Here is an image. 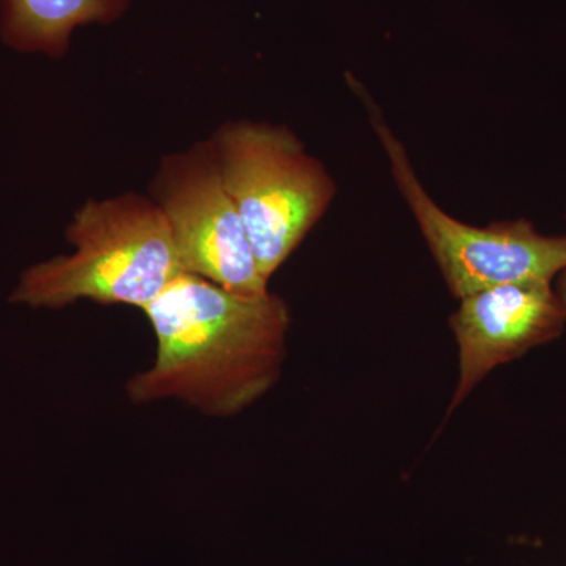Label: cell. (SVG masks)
<instances>
[{
    "label": "cell",
    "instance_id": "obj_7",
    "mask_svg": "<svg viewBox=\"0 0 566 566\" xmlns=\"http://www.w3.org/2000/svg\"><path fill=\"white\" fill-rule=\"evenodd\" d=\"M128 0H0V33L18 51L61 55L81 25L120 17Z\"/></svg>",
    "mask_w": 566,
    "mask_h": 566
},
{
    "label": "cell",
    "instance_id": "obj_4",
    "mask_svg": "<svg viewBox=\"0 0 566 566\" xmlns=\"http://www.w3.org/2000/svg\"><path fill=\"white\" fill-rule=\"evenodd\" d=\"M371 123L387 158L395 182L419 222L428 248L458 300L505 285L547 282L566 268V238L543 237L526 221L476 227L458 221L433 202L420 185L401 142L394 136L371 98Z\"/></svg>",
    "mask_w": 566,
    "mask_h": 566
},
{
    "label": "cell",
    "instance_id": "obj_3",
    "mask_svg": "<svg viewBox=\"0 0 566 566\" xmlns=\"http://www.w3.org/2000/svg\"><path fill=\"white\" fill-rule=\"evenodd\" d=\"M210 145L260 273L270 282L329 207L334 181L283 126L229 123Z\"/></svg>",
    "mask_w": 566,
    "mask_h": 566
},
{
    "label": "cell",
    "instance_id": "obj_6",
    "mask_svg": "<svg viewBox=\"0 0 566 566\" xmlns=\"http://www.w3.org/2000/svg\"><path fill=\"white\" fill-rule=\"evenodd\" d=\"M452 331L460 349V381L450 411L499 365L553 340L564 329L566 308L551 283H505L460 300Z\"/></svg>",
    "mask_w": 566,
    "mask_h": 566
},
{
    "label": "cell",
    "instance_id": "obj_1",
    "mask_svg": "<svg viewBox=\"0 0 566 566\" xmlns=\"http://www.w3.org/2000/svg\"><path fill=\"white\" fill-rule=\"evenodd\" d=\"M142 312L155 333L156 357L126 382L134 405L177 400L229 419L281 379L292 314L277 294L237 293L182 273Z\"/></svg>",
    "mask_w": 566,
    "mask_h": 566
},
{
    "label": "cell",
    "instance_id": "obj_5",
    "mask_svg": "<svg viewBox=\"0 0 566 566\" xmlns=\"http://www.w3.org/2000/svg\"><path fill=\"white\" fill-rule=\"evenodd\" d=\"M156 189L186 273L237 293L270 292L211 145L167 159Z\"/></svg>",
    "mask_w": 566,
    "mask_h": 566
},
{
    "label": "cell",
    "instance_id": "obj_2",
    "mask_svg": "<svg viewBox=\"0 0 566 566\" xmlns=\"http://www.w3.org/2000/svg\"><path fill=\"white\" fill-rule=\"evenodd\" d=\"M66 238L74 252L24 271L11 303L62 308L87 300L144 311L186 273L166 214L144 197L91 200L74 214Z\"/></svg>",
    "mask_w": 566,
    "mask_h": 566
},
{
    "label": "cell",
    "instance_id": "obj_8",
    "mask_svg": "<svg viewBox=\"0 0 566 566\" xmlns=\"http://www.w3.org/2000/svg\"><path fill=\"white\" fill-rule=\"evenodd\" d=\"M565 270H566V268H565ZM564 293H565V297H564V300H562V303H564L565 308H566V274H565V289H564Z\"/></svg>",
    "mask_w": 566,
    "mask_h": 566
}]
</instances>
